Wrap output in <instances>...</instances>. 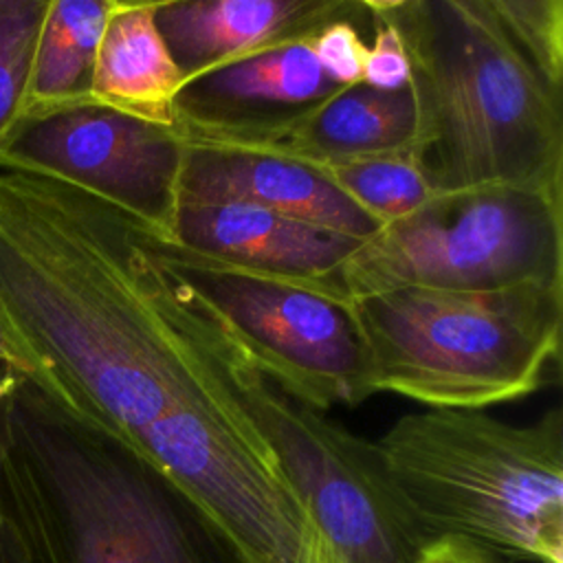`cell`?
<instances>
[{
    "instance_id": "6da1fadb",
    "label": "cell",
    "mask_w": 563,
    "mask_h": 563,
    "mask_svg": "<svg viewBox=\"0 0 563 563\" xmlns=\"http://www.w3.org/2000/svg\"><path fill=\"white\" fill-rule=\"evenodd\" d=\"M0 319L48 396L154 466L249 563L303 561L319 532L143 222L66 180L0 169Z\"/></svg>"
},
{
    "instance_id": "7a4b0ae2",
    "label": "cell",
    "mask_w": 563,
    "mask_h": 563,
    "mask_svg": "<svg viewBox=\"0 0 563 563\" xmlns=\"http://www.w3.org/2000/svg\"><path fill=\"white\" fill-rule=\"evenodd\" d=\"M0 510L33 563H249L169 479L24 378H4Z\"/></svg>"
},
{
    "instance_id": "3957f363",
    "label": "cell",
    "mask_w": 563,
    "mask_h": 563,
    "mask_svg": "<svg viewBox=\"0 0 563 563\" xmlns=\"http://www.w3.org/2000/svg\"><path fill=\"white\" fill-rule=\"evenodd\" d=\"M411 64V154L438 196H563V88L515 46L490 0H369Z\"/></svg>"
},
{
    "instance_id": "277c9868",
    "label": "cell",
    "mask_w": 563,
    "mask_h": 563,
    "mask_svg": "<svg viewBox=\"0 0 563 563\" xmlns=\"http://www.w3.org/2000/svg\"><path fill=\"white\" fill-rule=\"evenodd\" d=\"M383 468L433 539L504 563H563V413L510 424L482 409L400 416L374 442Z\"/></svg>"
},
{
    "instance_id": "5b68a950",
    "label": "cell",
    "mask_w": 563,
    "mask_h": 563,
    "mask_svg": "<svg viewBox=\"0 0 563 563\" xmlns=\"http://www.w3.org/2000/svg\"><path fill=\"white\" fill-rule=\"evenodd\" d=\"M350 303L369 396L486 409L537 391L561 354L563 286L396 288Z\"/></svg>"
},
{
    "instance_id": "8992f818",
    "label": "cell",
    "mask_w": 563,
    "mask_h": 563,
    "mask_svg": "<svg viewBox=\"0 0 563 563\" xmlns=\"http://www.w3.org/2000/svg\"><path fill=\"white\" fill-rule=\"evenodd\" d=\"M180 292L198 336L323 541L345 563H416L429 539L396 495L374 442L279 391L213 314Z\"/></svg>"
},
{
    "instance_id": "52a82bcc",
    "label": "cell",
    "mask_w": 563,
    "mask_h": 563,
    "mask_svg": "<svg viewBox=\"0 0 563 563\" xmlns=\"http://www.w3.org/2000/svg\"><path fill=\"white\" fill-rule=\"evenodd\" d=\"M336 284L350 301L396 288L563 286V196L519 187L438 196L367 238Z\"/></svg>"
},
{
    "instance_id": "ba28073f",
    "label": "cell",
    "mask_w": 563,
    "mask_h": 563,
    "mask_svg": "<svg viewBox=\"0 0 563 563\" xmlns=\"http://www.w3.org/2000/svg\"><path fill=\"white\" fill-rule=\"evenodd\" d=\"M161 268L233 336L249 361L295 402L319 413L372 398L352 303L323 288L238 268L145 227Z\"/></svg>"
},
{
    "instance_id": "9c48e42d",
    "label": "cell",
    "mask_w": 563,
    "mask_h": 563,
    "mask_svg": "<svg viewBox=\"0 0 563 563\" xmlns=\"http://www.w3.org/2000/svg\"><path fill=\"white\" fill-rule=\"evenodd\" d=\"M185 150L174 125L86 101L20 117L0 143V169L66 180L165 233Z\"/></svg>"
},
{
    "instance_id": "30bf717a",
    "label": "cell",
    "mask_w": 563,
    "mask_h": 563,
    "mask_svg": "<svg viewBox=\"0 0 563 563\" xmlns=\"http://www.w3.org/2000/svg\"><path fill=\"white\" fill-rule=\"evenodd\" d=\"M176 130L189 145L260 152L317 167L411 150L416 106L409 88L380 92L356 84L268 125Z\"/></svg>"
},
{
    "instance_id": "8fae6325",
    "label": "cell",
    "mask_w": 563,
    "mask_h": 563,
    "mask_svg": "<svg viewBox=\"0 0 563 563\" xmlns=\"http://www.w3.org/2000/svg\"><path fill=\"white\" fill-rule=\"evenodd\" d=\"M161 238L205 257L323 288L347 299L336 275L365 242L242 202L178 200ZM350 301V299H347Z\"/></svg>"
},
{
    "instance_id": "7c38bea8",
    "label": "cell",
    "mask_w": 563,
    "mask_h": 563,
    "mask_svg": "<svg viewBox=\"0 0 563 563\" xmlns=\"http://www.w3.org/2000/svg\"><path fill=\"white\" fill-rule=\"evenodd\" d=\"M365 0H172L156 29L183 84L224 64L314 37L339 20H367Z\"/></svg>"
},
{
    "instance_id": "4fadbf2b",
    "label": "cell",
    "mask_w": 563,
    "mask_h": 563,
    "mask_svg": "<svg viewBox=\"0 0 563 563\" xmlns=\"http://www.w3.org/2000/svg\"><path fill=\"white\" fill-rule=\"evenodd\" d=\"M185 145L178 200L253 205L358 240L383 227L312 165L246 150Z\"/></svg>"
},
{
    "instance_id": "5bb4252c",
    "label": "cell",
    "mask_w": 563,
    "mask_h": 563,
    "mask_svg": "<svg viewBox=\"0 0 563 563\" xmlns=\"http://www.w3.org/2000/svg\"><path fill=\"white\" fill-rule=\"evenodd\" d=\"M341 90L345 88L321 68L308 37L185 81L174 101V128L268 125Z\"/></svg>"
},
{
    "instance_id": "9a60e30c",
    "label": "cell",
    "mask_w": 563,
    "mask_h": 563,
    "mask_svg": "<svg viewBox=\"0 0 563 563\" xmlns=\"http://www.w3.org/2000/svg\"><path fill=\"white\" fill-rule=\"evenodd\" d=\"M156 2L114 0L92 75V101L123 114L174 125V101L183 86L154 22Z\"/></svg>"
},
{
    "instance_id": "2e32d148",
    "label": "cell",
    "mask_w": 563,
    "mask_h": 563,
    "mask_svg": "<svg viewBox=\"0 0 563 563\" xmlns=\"http://www.w3.org/2000/svg\"><path fill=\"white\" fill-rule=\"evenodd\" d=\"M114 0H48L20 117L92 101L99 40Z\"/></svg>"
},
{
    "instance_id": "e0dca14e",
    "label": "cell",
    "mask_w": 563,
    "mask_h": 563,
    "mask_svg": "<svg viewBox=\"0 0 563 563\" xmlns=\"http://www.w3.org/2000/svg\"><path fill=\"white\" fill-rule=\"evenodd\" d=\"M317 169L383 227L405 220L438 198L411 150L317 165Z\"/></svg>"
},
{
    "instance_id": "ac0fdd59",
    "label": "cell",
    "mask_w": 563,
    "mask_h": 563,
    "mask_svg": "<svg viewBox=\"0 0 563 563\" xmlns=\"http://www.w3.org/2000/svg\"><path fill=\"white\" fill-rule=\"evenodd\" d=\"M48 0H0V143L24 110Z\"/></svg>"
},
{
    "instance_id": "d6986e66",
    "label": "cell",
    "mask_w": 563,
    "mask_h": 563,
    "mask_svg": "<svg viewBox=\"0 0 563 563\" xmlns=\"http://www.w3.org/2000/svg\"><path fill=\"white\" fill-rule=\"evenodd\" d=\"M490 7L530 64L563 88V0H490Z\"/></svg>"
},
{
    "instance_id": "ffe728a7",
    "label": "cell",
    "mask_w": 563,
    "mask_h": 563,
    "mask_svg": "<svg viewBox=\"0 0 563 563\" xmlns=\"http://www.w3.org/2000/svg\"><path fill=\"white\" fill-rule=\"evenodd\" d=\"M369 13L367 55L363 64V86L380 92H398L411 84V64L402 40L394 24L380 15L369 0H365Z\"/></svg>"
},
{
    "instance_id": "44dd1931",
    "label": "cell",
    "mask_w": 563,
    "mask_h": 563,
    "mask_svg": "<svg viewBox=\"0 0 563 563\" xmlns=\"http://www.w3.org/2000/svg\"><path fill=\"white\" fill-rule=\"evenodd\" d=\"M365 33H369V18L332 22L312 37V51L321 68L343 88L363 81L367 55Z\"/></svg>"
},
{
    "instance_id": "7402d4cb",
    "label": "cell",
    "mask_w": 563,
    "mask_h": 563,
    "mask_svg": "<svg viewBox=\"0 0 563 563\" xmlns=\"http://www.w3.org/2000/svg\"><path fill=\"white\" fill-rule=\"evenodd\" d=\"M0 378H24L48 394V378L37 358L0 319Z\"/></svg>"
},
{
    "instance_id": "603a6c76",
    "label": "cell",
    "mask_w": 563,
    "mask_h": 563,
    "mask_svg": "<svg viewBox=\"0 0 563 563\" xmlns=\"http://www.w3.org/2000/svg\"><path fill=\"white\" fill-rule=\"evenodd\" d=\"M416 563H504V561L457 539H433L422 548Z\"/></svg>"
},
{
    "instance_id": "cb8c5ba5",
    "label": "cell",
    "mask_w": 563,
    "mask_h": 563,
    "mask_svg": "<svg viewBox=\"0 0 563 563\" xmlns=\"http://www.w3.org/2000/svg\"><path fill=\"white\" fill-rule=\"evenodd\" d=\"M0 563H33L18 530L0 510Z\"/></svg>"
},
{
    "instance_id": "d4e9b609",
    "label": "cell",
    "mask_w": 563,
    "mask_h": 563,
    "mask_svg": "<svg viewBox=\"0 0 563 563\" xmlns=\"http://www.w3.org/2000/svg\"><path fill=\"white\" fill-rule=\"evenodd\" d=\"M301 563H345V561H343V559L334 552V548L328 545V543L323 541V537L319 534V537L312 541V545L308 548V552H306V556H303Z\"/></svg>"
},
{
    "instance_id": "484cf974",
    "label": "cell",
    "mask_w": 563,
    "mask_h": 563,
    "mask_svg": "<svg viewBox=\"0 0 563 563\" xmlns=\"http://www.w3.org/2000/svg\"><path fill=\"white\" fill-rule=\"evenodd\" d=\"M0 433H2V391H0Z\"/></svg>"
}]
</instances>
